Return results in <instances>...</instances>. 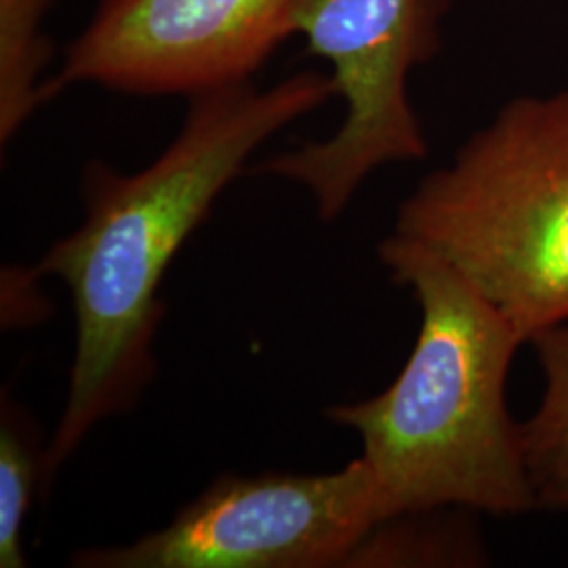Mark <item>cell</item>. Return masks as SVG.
<instances>
[{"instance_id": "1", "label": "cell", "mask_w": 568, "mask_h": 568, "mask_svg": "<svg viewBox=\"0 0 568 568\" xmlns=\"http://www.w3.org/2000/svg\"><path fill=\"white\" fill-rule=\"evenodd\" d=\"M333 95V79L318 72L267 89L222 87L192 98L178 138L142 171L122 175L100 163L84 171L82 224L30 270L37 281L65 284L77 331L42 485H51L93 427L140 403L156 373L164 276L220 194L262 143Z\"/></svg>"}, {"instance_id": "2", "label": "cell", "mask_w": 568, "mask_h": 568, "mask_svg": "<svg viewBox=\"0 0 568 568\" xmlns=\"http://www.w3.org/2000/svg\"><path fill=\"white\" fill-rule=\"evenodd\" d=\"M379 260L417 300L422 325L403 371L326 419L361 438L389 518L436 509L520 516L537 509L525 427L506 386L520 331L447 262L398 234Z\"/></svg>"}, {"instance_id": "3", "label": "cell", "mask_w": 568, "mask_h": 568, "mask_svg": "<svg viewBox=\"0 0 568 568\" xmlns=\"http://www.w3.org/2000/svg\"><path fill=\"white\" fill-rule=\"evenodd\" d=\"M394 234L447 262L530 344L568 323V89L523 95L417 183Z\"/></svg>"}, {"instance_id": "4", "label": "cell", "mask_w": 568, "mask_h": 568, "mask_svg": "<svg viewBox=\"0 0 568 568\" xmlns=\"http://www.w3.org/2000/svg\"><path fill=\"white\" fill-rule=\"evenodd\" d=\"M445 0H293L286 30L333 65L342 126L325 140L267 159L260 171L310 192L323 222L337 220L382 166L424 161L426 138L406 95L415 63L432 53Z\"/></svg>"}, {"instance_id": "5", "label": "cell", "mask_w": 568, "mask_h": 568, "mask_svg": "<svg viewBox=\"0 0 568 568\" xmlns=\"http://www.w3.org/2000/svg\"><path fill=\"white\" fill-rule=\"evenodd\" d=\"M389 520L363 457L337 471L227 474L163 528L121 546L87 548L77 568H347Z\"/></svg>"}, {"instance_id": "6", "label": "cell", "mask_w": 568, "mask_h": 568, "mask_svg": "<svg viewBox=\"0 0 568 568\" xmlns=\"http://www.w3.org/2000/svg\"><path fill=\"white\" fill-rule=\"evenodd\" d=\"M293 0H103L70 47L55 95L95 82L135 95H201L248 82L288 37Z\"/></svg>"}, {"instance_id": "7", "label": "cell", "mask_w": 568, "mask_h": 568, "mask_svg": "<svg viewBox=\"0 0 568 568\" xmlns=\"http://www.w3.org/2000/svg\"><path fill=\"white\" fill-rule=\"evenodd\" d=\"M530 345L544 373V394L525 427L528 474L537 509L568 514V323Z\"/></svg>"}, {"instance_id": "8", "label": "cell", "mask_w": 568, "mask_h": 568, "mask_svg": "<svg viewBox=\"0 0 568 568\" xmlns=\"http://www.w3.org/2000/svg\"><path fill=\"white\" fill-rule=\"evenodd\" d=\"M53 0H0V142H11L53 95L39 84L51 47L41 32Z\"/></svg>"}, {"instance_id": "9", "label": "cell", "mask_w": 568, "mask_h": 568, "mask_svg": "<svg viewBox=\"0 0 568 568\" xmlns=\"http://www.w3.org/2000/svg\"><path fill=\"white\" fill-rule=\"evenodd\" d=\"M436 509L394 516L377 525L356 548L347 568L462 567L478 565L480 549L457 527L453 514Z\"/></svg>"}, {"instance_id": "10", "label": "cell", "mask_w": 568, "mask_h": 568, "mask_svg": "<svg viewBox=\"0 0 568 568\" xmlns=\"http://www.w3.org/2000/svg\"><path fill=\"white\" fill-rule=\"evenodd\" d=\"M44 483V450L28 413L2 394L0 410V567L26 568L21 528Z\"/></svg>"}]
</instances>
